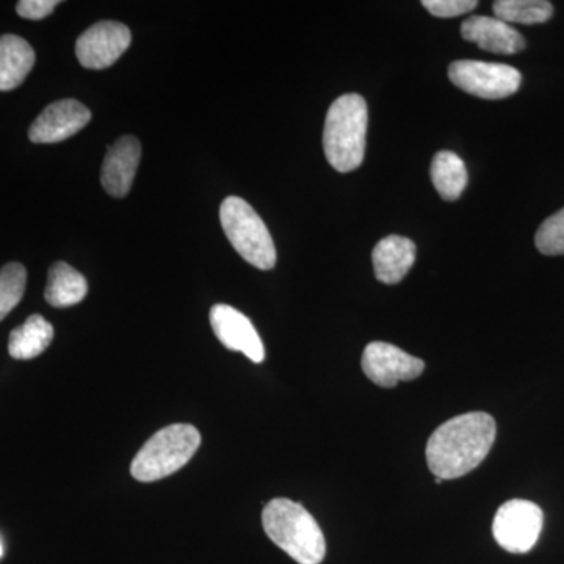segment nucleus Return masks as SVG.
Here are the masks:
<instances>
[{
	"instance_id": "obj_8",
	"label": "nucleus",
	"mask_w": 564,
	"mask_h": 564,
	"mask_svg": "<svg viewBox=\"0 0 564 564\" xmlns=\"http://www.w3.org/2000/svg\"><path fill=\"white\" fill-rule=\"evenodd\" d=\"M364 373L380 388H395L400 381H413L425 370V362L392 344L367 345L361 361Z\"/></svg>"
},
{
	"instance_id": "obj_5",
	"label": "nucleus",
	"mask_w": 564,
	"mask_h": 564,
	"mask_svg": "<svg viewBox=\"0 0 564 564\" xmlns=\"http://www.w3.org/2000/svg\"><path fill=\"white\" fill-rule=\"evenodd\" d=\"M223 231L234 250L259 270L276 265V248L258 212L239 196H229L220 207Z\"/></svg>"
},
{
	"instance_id": "obj_3",
	"label": "nucleus",
	"mask_w": 564,
	"mask_h": 564,
	"mask_svg": "<svg viewBox=\"0 0 564 564\" xmlns=\"http://www.w3.org/2000/svg\"><path fill=\"white\" fill-rule=\"evenodd\" d=\"M369 111L362 96H340L329 107L323 129V151L329 165L339 173L358 170L366 154Z\"/></svg>"
},
{
	"instance_id": "obj_24",
	"label": "nucleus",
	"mask_w": 564,
	"mask_h": 564,
	"mask_svg": "<svg viewBox=\"0 0 564 564\" xmlns=\"http://www.w3.org/2000/svg\"><path fill=\"white\" fill-rule=\"evenodd\" d=\"M3 554V547H2V543H0V556H2Z\"/></svg>"
},
{
	"instance_id": "obj_16",
	"label": "nucleus",
	"mask_w": 564,
	"mask_h": 564,
	"mask_svg": "<svg viewBox=\"0 0 564 564\" xmlns=\"http://www.w3.org/2000/svg\"><path fill=\"white\" fill-rule=\"evenodd\" d=\"M88 282L84 274L66 262H55L47 274L44 299L54 307H69L79 304L87 296Z\"/></svg>"
},
{
	"instance_id": "obj_20",
	"label": "nucleus",
	"mask_w": 564,
	"mask_h": 564,
	"mask_svg": "<svg viewBox=\"0 0 564 564\" xmlns=\"http://www.w3.org/2000/svg\"><path fill=\"white\" fill-rule=\"evenodd\" d=\"M28 284V270L18 262L7 263L0 270V322L21 303Z\"/></svg>"
},
{
	"instance_id": "obj_4",
	"label": "nucleus",
	"mask_w": 564,
	"mask_h": 564,
	"mask_svg": "<svg viewBox=\"0 0 564 564\" xmlns=\"http://www.w3.org/2000/svg\"><path fill=\"white\" fill-rule=\"evenodd\" d=\"M202 445V434L188 423H174L161 430L133 458L131 474L141 484L162 480L182 469Z\"/></svg>"
},
{
	"instance_id": "obj_7",
	"label": "nucleus",
	"mask_w": 564,
	"mask_h": 564,
	"mask_svg": "<svg viewBox=\"0 0 564 564\" xmlns=\"http://www.w3.org/2000/svg\"><path fill=\"white\" fill-rule=\"evenodd\" d=\"M543 510L530 500L514 499L503 503L494 518L492 533L497 544L511 554L532 551L543 530Z\"/></svg>"
},
{
	"instance_id": "obj_19",
	"label": "nucleus",
	"mask_w": 564,
	"mask_h": 564,
	"mask_svg": "<svg viewBox=\"0 0 564 564\" xmlns=\"http://www.w3.org/2000/svg\"><path fill=\"white\" fill-rule=\"evenodd\" d=\"M497 20L507 24H543L554 14V6L547 0H497L494 2Z\"/></svg>"
},
{
	"instance_id": "obj_17",
	"label": "nucleus",
	"mask_w": 564,
	"mask_h": 564,
	"mask_svg": "<svg viewBox=\"0 0 564 564\" xmlns=\"http://www.w3.org/2000/svg\"><path fill=\"white\" fill-rule=\"evenodd\" d=\"M54 339V326L41 315H31L21 326L10 334L9 352L13 359L36 358L47 350Z\"/></svg>"
},
{
	"instance_id": "obj_1",
	"label": "nucleus",
	"mask_w": 564,
	"mask_h": 564,
	"mask_svg": "<svg viewBox=\"0 0 564 564\" xmlns=\"http://www.w3.org/2000/svg\"><path fill=\"white\" fill-rule=\"evenodd\" d=\"M492 415L475 411L456 415L434 430L425 455L434 477L455 480L477 469L491 452L496 441Z\"/></svg>"
},
{
	"instance_id": "obj_13",
	"label": "nucleus",
	"mask_w": 564,
	"mask_h": 564,
	"mask_svg": "<svg viewBox=\"0 0 564 564\" xmlns=\"http://www.w3.org/2000/svg\"><path fill=\"white\" fill-rule=\"evenodd\" d=\"M462 35L492 54L513 55L525 50V40L507 22L489 17H473L462 24Z\"/></svg>"
},
{
	"instance_id": "obj_23",
	"label": "nucleus",
	"mask_w": 564,
	"mask_h": 564,
	"mask_svg": "<svg viewBox=\"0 0 564 564\" xmlns=\"http://www.w3.org/2000/svg\"><path fill=\"white\" fill-rule=\"evenodd\" d=\"M58 3V0H21L18 2L17 11L25 20L39 21L50 17Z\"/></svg>"
},
{
	"instance_id": "obj_10",
	"label": "nucleus",
	"mask_w": 564,
	"mask_h": 564,
	"mask_svg": "<svg viewBox=\"0 0 564 564\" xmlns=\"http://www.w3.org/2000/svg\"><path fill=\"white\" fill-rule=\"evenodd\" d=\"M215 336L228 350L240 351L252 362L265 359V348L250 318L228 304H215L210 310Z\"/></svg>"
},
{
	"instance_id": "obj_6",
	"label": "nucleus",
	"mask_w": 564,
	"mask_h": 564,
	"mask_svg": "<svg viewBox=\"0 0 564 564\" xmlns=\"http://www.w3.org/2000/svg\"><path fill=\"white\" fill-rule=\"evenodd\" d=\"M452 84L469 95L484 99H503L521 87L522 76L513 66L502 63L458 61L448 68Z\"/></svg>"
},
{
	"instance_id": "obj_14",
	"label": "nucleus",
	"mask_w": 564,
	"mask_h": 564,
	"mask_svg": "<svg viewBox=\"0 0 564 564\" xmlns=\"http://www.w3.org/2000/svg\"><path fill=\"white\" fill-rule=\"evenodd\" d=\"M375 276L383 284H399L415 262V245L403 236L384 237L373 248Z\"/></svg>"
},
{
	"instance_id": "obj_12",
	"label": "nucleus",
	"mask_w": 564,
	"mask_h": 564,
	"mask_svg": "<svg viewBox=\"0 0 564 564\" xmlns=\"http://www.w3.org/2000/svg\"><path fill=\"white\" fill-rule=\"evenodd\" d=\"M140 158L141 144L135 137L126 135L115 141L107 151L102 163L104 191L115 198H124L131 191Z\"/></svg>"
},
{
	"instance_id": "obj_9",
	"label": "nucleus",
	"mask_w": 564,
	"mask_h": 564,
	"mask_svg": "<svg viewBox=\"0 0 564 564\" xmlns=\"http://www.w3.org/2000/svg\"><path fill=\"white\" fill-rule=\"evenodd\" d=\"M131 31L117 21H101L79 36L76 55L88 69H106L131 46Z\"/></svg>"
},
{
	"instance_id": "obj_2",
	"label": "nucleus",
	"mask_w": 564,
	"mask_h": 564,
	"mask_svg": "<svg viewBox=\"0 0 564 564\" xmlns=\"http://www.w3.org/2000/svg\"><path fill=\"white\" fill-rule=\"evenodd\" d=\"M267 536L300 564H321L326 541L321 525L302 503L273 499L262 511Z\"/></svg>"
},
{
	"instance_id": "obj_15",
	"label": "nucleus",
	"mask_w": 564,
	"mask_h": 564,
	"mask_svg": "<svg viewBox=\"0 0 564 564\" xmlns=\"http://www.w3.org/2000/svg\"><path fill=\"white\" fill-rule=\"evenodd\" d=\"M35 51L21 36H0V91L20 87L35 65Z\"/></svg>"
},
{
	"instance_id": "obj_18",
	"label": "nucleus",
	"mask_w": 564,
	"mask_h": 564,
	"mask_svg": "<svg viewBox=\"0 0 564 564\" xmlns=\"http://www.w3.org/2000/svg\"><path fill=\"white\" fill-rule=\"evenodd\" d=\"M434 188L445 202H456L467 187V170L462 158L452 151H441L432 162Z\"/></svg>"
},
{
	"instance_id": "obj_11",
	"label": "nucleus",
	"mask_w": 564,
	"mask_h": 564,
	"mask_svg": "<svg viewBox=\"0 0 564 564\" xmlns=\"http://www.w3.org/2000/svg\"><path fill=\"white\" fill-rule=\"evenodd\" d=\"M91 120V111L76 99H63L47 106L29 129L33 143L51 144L68 140Z\"/></svg>"
},
{
	"instance_id": "obj_21",
	"label": "nucleus",
	"mask_w": 564,
	"mask_h": 564,
	"mask_svg": "<svg viewBox=\"0 0 564 564\" xmlns=\"http://www.w3.org/2000/svg\"><path fill=\"white\" fill-rule=\"evenodd\" d=\"M538 251L545 256L564 254V209L549 217L534 237Z\"/></svg>"
},
{
	"instance_id": "obj_22",
	"label": "nucleus",
	"mask_w": 564,
	"mask_h": 564,
	"mask_svg": "<svg viewBox=\"0 0 564 564\" xmlns=\"http://www.w3.org/2000/svg\"><path fill=\"white\" fill-rule=\"evenodd\" d=\"M422 6L433 17L456 18L477 9L478 2L475 0H423Z\"/></svg>"
}]
</instances>
